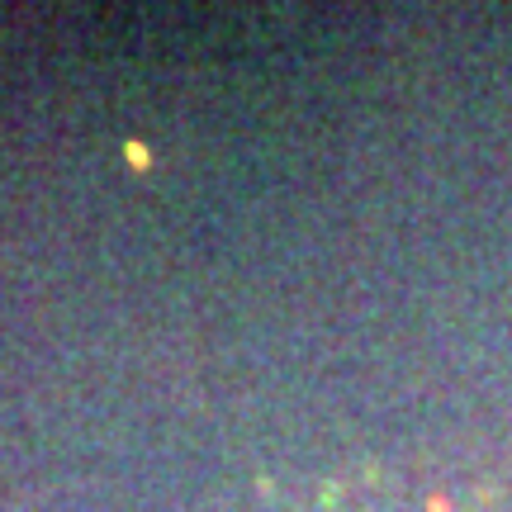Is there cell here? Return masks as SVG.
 <instances>
[{
  "label": "cell",
  "instance_id": "1",
  "mask_svg": "<svg viewBox=\"0 0 512 512\" xmlns=\"http://www.w3.org/2000/svg\"><path fill=\"white\" fill-rule=\"evenodd\" d=\"M280 512H456L446 498H427L384 479H356V484H323L318 494L294 498Z\"/></svg>",
  "mask_w": 512,
  "mask_h": 512
}]
</instances>
